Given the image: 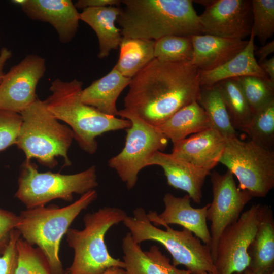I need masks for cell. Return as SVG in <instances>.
<instances>
[{"instance_id": "6da1fadb", "label": "cell", "mask_w": 274, "mask_h": 274, "mask_svg": "<svg viewBox=\"0 0 274 274\" xmlns=\"http://www.w3.org/2000/svg\"><path fill=\"white\" fill-rule=\"evenodd\" d=\"M124 109L155 127L178 110L197 101L199 70L189 62L154 58L131 78Z\"/></svg>"}, {"instance_id": "7a4b0ae2", "label": "cell", "mask_w": 274, "mask_h": 274, "mask_svg": "<svg viewBox=\"0 0 274 274\" xmlns=\"http://www.w3.org/2000/svg\"><path fill=\"white\" fill-rule=\"evenodd\" d=\"M117 21L122 37L157 40L203 34L190 0H121Z\"/></svg>"}, {"instance_id": "3957f363", "label": "cell", "mask_w": 274, "mask_h": 274, "mask_svg": "<svg viewBox=\"0 0 274 274\" xmlns=\"http://www.w3.org/2000/svg\"><path fill=\"white\" fill-rule=\"evenodd\" d=\"M82 85L76 79L68 82L56 79L49 88L51 93L45 101L57 119L68 124L79 147L93 154L98 149V136L110 131L126 129L131 123L126 119L103 114L84 103L81 98Z\"/></svg>"}, {"instance_id": "277c9868", "label": "cell", "mask_w": 274, "mask_h": 274, "mask_svg": "<svg viewBox=\"0 0 274 274\" xmlns=\"http://www.w3.org/2000/svg\"><path fill=\"white\" fill-rule=\"evenodd\" d=\"M97 198V193L93 189L65 207L27 209L18 215L16 229L24 241L37 246L52 274H65L59 257L61 240L76 217Z\"/></svg>"}, {"instance_id": "5b68a950", "label": "cell", "mask_w": 274, "mask_h": 274, "mask_svg": "<svg viewBox=\"0 0 274 274\" xmlns=\"http://www.w3.org/2000/svg\"><path fill=\"white\" fill-rule=\"evenodd\" d=\"M20 113L22 123L16 145L26 159L34 158L53 168L58 164L56 158L61 157L65 166L71 165L68 152L74 139L73 131L52 115L45 100L37 99Z\"/></svg>"}, {"instance_id": "8992f818", "label": "cell", "mask_w": 274, "mask_h": 274, "mask_svg": "<svg viewBox=\"0 0 274 274\" xmlns=\"http://www.w3.org/2000/svg\"><path fill=\"white\" fill-rule=\"evenodd\" d=\"M127 216L120 208L105 207L85 215L82 230L69 228L66 239L74 254L65 274H101L113 267L124 268L123 261L110 254L105 237L112 226L122 222Z\"/></svg>"}, {"instance_id": "52a82bcc", "label": "cell", "mask_w": 274, "mask_h": 274, "mask_svg": "<svg viewBox=\"0 0 274 274\" xmlns=\"http://www.w3.org/2000/svg\"><path fill=\"white\" fill-rule=\"evenodd\" d=\"M138 244L146 241L157 242L168 251L176 267L183 265L191 274H217L209 246L202 244L191 231L177 230L164 225L166 230L154 226L141 207L133 211L122 222Z\"/></svg>"}, {"instance_id": "ba28073f", "label": "cell", "mask_w": 274, "mask_h": 274, "mask_svg": "<svg viewBox=\"0 0 274 274\" xmlns=\"http://www.w3.org/2000/svg\"><path fill=\"white\" fill-rule=\"evenodd\" d=\"M96 167L80 173L64 175L51 172H38L37 165L25 160L21 166L15 196L26 207L45 206L54 199L70 202L74 194L86 193L97 187Z\"/></svg>"}, {"instance_id": "9c48e42d", "label": "cell", "mask_w": 274, "mask_h": 274, "mask_svg": "<svg viewBox=\"0 0 274 274\" xmlns=\"http://www.w3.org/2000/svg\"><path fill=\"white\" fill-rule=\"evenodd\" d=\"M219 162L253 197H265L274 187V152L237 136L226 139Z\"/></svg>"}, {"instance_id": "30bf717a", "label": "cell", "mask_w": 274, "mask_h": 274, "mask_svg": "<svg viewBox=\"0 0 274 274\" xmlns=\"http://www.w3.org/2000/svg\"><path fill=\"white\" fill-rule=\"evenodd\" d=\"M117 116L130 121L126 129L125 143L122 151L108 161L128 190L136 185L139 172L148 166V162L157 151L167 147L168 139L155 126L141 119L124 109L118 110Z\"/></svg>"}, {"instance_id": "8fae6325", "label": "cell", "mask_w": 274, "mask_h": 274, "mask_svg": "<svg viewBox=\"0 0 274 274\" xmlns=\"http://www.w3.org/2000/svg\"><path fill=\"white\" fill-rule=\"evenodd\" d=\"M261 205H252L221 234L213 260L217 274H233L248 268V249L259 222Z\"/></svg>"}, {"instance_id": "7c38bea8", "label": "cell", "mask_w": 274, "mask_h": 274, "mask_svg": "<svg viewBox=\"0 0 274 274\" xmlns=\"http://www.w3.org/2000/svg\"><path fill=\"white\" fill-rule=\"evenodd\" d=\"M210 175L213 200L207 210V220L211 222L209 247L213 261L221 234L238 220L245 206L253 197L236 185L234 176L229 170L223 174L214 170Z\"/></svg>"}, {"instance_id": "4fadbf2b", "label": "cell", "mask_w": 274, "mask_h": 274, "mask_svg": "<svg viewBox=\"0 0 274 274\" xmlns=\"http://www.w3.org/2000/svg\"><path fill=\"white\" fill-rule=\"evenodd\" d=\"M45 71V59L35 54L26 55L12 67L0 83V109L20 113L32 104Z\"/></svg>"}, {"instance_id": "5bb4252c", "label": "cell", "mask_w": 274, "mask_h": 274, "mask_svg": "<svg viewBox=\"0 0 274 274\" xmlns=\"http://www.w3.org/2000/svg\"><path fill=\"white\" fill-rule=\"evenodd\" d=\"M251 1L213 0L199 15L203 34L243 39L252 30Z\"/></svg>"}, {"instance_id": "9a60e30c", "label": "cell", "mask_w": 274, "mask_h": 274, "mask_svg": "<svg viewBox=\"0 0 274 274\" xmlns=\"http://www.w3.org/2000/svg\"><path fill=\"white\" fill-rule=\"evenodd\" d=\"M163 201L164 209L161 214H157L151 211L147 213L148 219L154 226L181 225L210 247L211 238L207 222V212L210 203L202 208H195L191 206V199L188 194L176 197L170 193L164 195Z\"/></svg>"}, {"instance_id": "2e32d148", "label": "cell", "mask_w": 274, "mask_h": 274, "mask_svg": "<svg viewBox=\"0 0 274 274\" xmlns=\"http://www.w3.org/2000/svg\"><path fill=\"white\" fill-rule=\"evenodd\" d=\"M30 19L47 22L56 31L62 43L75 37L80 20V13L70 0H16Z\"/></svg>"}, {"instance_id": "e0dca14e", "label": "cell", "mask_w": 274, "mask_h": 274, "mask_svg": "<svg viewBox=\"0 0 274 274\" xmlns=\"http://www.w3.org/2000/svg\"><path fill=\"white\" fill-rule=\"evenodd\" d=\"M226 139L213 128L173 144L172 154L192 165L210 172L219 163Z\"/></svg>"}, {"instance_id": "ac0fdd59", "label": "cell", "mask_w": 274, "mask_h": 274, "mask_svg": "<svg viewBox=\"0 0 274 274\" xmlns=\"http://www.w3.org/2000/svg\"><path fill=\"white\" fill-rule=\"evenodd\" d=\"M147 165L160 166L168 185L187 192L194 202L201 203L202 189L206 178L211 172L195 166L172 153L161 151L155 153Z\"/></svg>"}, {"instance_id": "d6986e66", "label": "cell", "mask_w": 274, "mask_h": 274, "mask_svg": "<svg viewBox=\"0 0 274 274\" xmlns=\"http://www.w3.org/2000/svg\"><path fill=\"white\" fill-rule=\"evenodd\" d=\"M193 54L191 63L199 71H209L224 64L241 52L248 40L200 34L191 36Z\"/></svg>"}, {"instance_id": "ffe728a7", "label": "cell", "mask_w": 274, "mask_h": 274, "mask_svg": "<svg viewBox=\"0 0 274 274\" xmlns=\"http://www.w3.org/2000/svg\"><path fill=\"white\" fill-rule=\"evenodd\" d=\"M122 243L124 269L128 274H191L186 269L175 266L156 245L148 251L143 250L129 232Z\"/></svg>"}, {"instance_id": "44dd1931", "label": "cell", "mask_w": 274, "mask_h": 274, "mask_svg": "<svg viewBox=\"0 0 274 274\" xmlns=\"http://www.w3.org/2000/svg\"><path fill=\"white\" fill-rule=\"evenodd\" d=\"M248 254V269L256 274L274 272V218L270 206L261 205L260 218Z\"/></svg>"}, {"instance_id": "7402d4cb", "label": "cell", "mask_w": 274, "mask_h": 274, "mask_svg": "<svg viewBox=\"0 0 274 274\" xmlns=\"http://www.w3.org/2000/svg\"><path fill=\"white\" fill-rule=\"evenodd\" d=\"M255 38L251 30L247 45L235 56L215 69L199 71L200 86H211L226 79L248 76L269 79L256 60Z\"/></svg>"}, {"instance_id": "603a6c76", "label": "cell", "mask_w": 274, "mask_h": 274, "mask_svg": "<svg viewBox=\"0 0 274 274\" xmlns=\"http://www.w3.org/2000/svg\"><path fill=\"white\" fill-rule=\"evenodd\" d=\"M130 80L131 78L124 76L114 67L107 75L82 89L81 100L103 114L116 117L118 111L117 100Z\"/></svg>"}, {"instance_id": "cb8c5ba5", "label": "cell", "mask_w": 274, "mask_h": 274, "mask_svg": "<svg viewBox=\"0 0 274 274\" xmlns=\"http://www.w3.org/2000/svg\"><path fill=\"white\" fill-rule=\"evenodd\" d=\"M120 11V6H111L86 8L80 13V20L89 25L97 37L99 59L108 57L120 46L122 36L115 25Z\"/></svg>"}, {"instance_id": "d4e9b609", "label": "cell", "mask_w": 274, "mask_h": 274, "mask_svg": "<svg viewBox=\"0 0 274 274\" xmlns=\"http://www.w3.org/2000/svg\"><path fill=\"white\" fill-rule=\"evenodd\" d=\"M173 144L212 128L209 118L197 101L183 107L157 127Z\"/></svg>"}, {"instance_id": "484cf974", "label": "cell", "mask_w": 274, "mask_h": 274, "mask_svg": "<svg viewBox=\"0 0 274 274\" xmlns=\"http://www.w3.org/2000/svg\"><path fill=\"white\" fill-rule=\"evenodd\" d=\"M154 41L122 37L119 59L114 67L124 76L131 78L155 58Z\"/></svg>"}, {"instance_id": "4316f807", "label": "cell", "mask_w": 274, "mask_h": 274, "mask_svg": "<svg viewBox=\"0 0 274 274\" xmlns=\"http://www.w3.org/2000/svg\"><path fill=\"white\" fill-rule=\"evenodd\" d=\"M197 101L207 113L212 128L225 139L237 136L217 84L200 86Z\"/></svg>"}, {"instance_id": "83f0119b", "label": "cell", "mask_w": 274, "mask_h": 274, "mask_svg": "<svg viewBox=\"0 0 274 274\" xmlns=\"http://www.w3.org/2000/svg\"><path fill=\"white\" fill-rule=\"evenodd\" d=\"M229 118L235 130H242L250 122L254 113L235 78L217 83Z\"/></svg>"}, {"instance_id": "f1b7e54d", "label": "cell", "mask_w": 274, "mask_h": 274, "mask_svg": "<svg viewBox=\"0 0 274 274\" xmlns=\"http://www.w3.org/2000/svg\"><path fill=\"white\" fill-rule=\"evenodd\" d=\"M250 141L269 150L274 145V100L254 113L249 123L242 130Z\"/></svg>"}, {"instance_id": "f546056e", "label": "cell", "mask_w": 274, "mask_h": 274, "mask_svg": "<svg viewBox=\"0 0 274 274\" xmlns=\"http://www.w3.org/2000/svg\"><path fill=\"white\" fill-rule=\"evenodd\" d=\"M193 54L191 37L170 35L154 41V57L161 61L189 62L191 61Z\"/></svg>"}, {"instance_id": "4dcf8cb0", "label": "cell", "mask_w": 274, "mask_h": 274, "mask_svg": "<svg viewBox=\"0 0 274 274\" xmlns=\"http://www.w3.org/2000/svg\"><path fill=\"white\" fill-rule=\"evenodd\" d=\"M235 79L254 113L274 100V84L269 79L252 76Z\"/></svg>"}, {"instance_id": "1f68e13d", "label": "cell", "mask_w": 274, "mask_h": 274, "mask_svg": "<svg viewBox=\"0 0 274 274\" xmlns=\"http://www.w3.org/2000/svg\"><path fill=\"white\" fill-rule=\"evenodd\" d=\"M18 262L15 274H52L41 251L22 238L17 242Z\"/></svg>"}, {"instance_id": "d6a6232c", "label": "cell", "mask_w": 274, "mask_h": 274, "mask_svg": "<svg viewBox=\"0 0 274 274\" xmlns=\"http://www.w3.org/2000/svg\"><path fill=\"white\" fill-rule=\"evenodd\" d=\"M251 7V30L263 45L274 32V0H252Z\"/></svg>"}, {"instance_id": "836d02e7", "label": "cell", "mask_w": 274, "mask_h": 274, "mask_svg": "<svg viewBox=\"0 0 274 274\" xmlns=\"http://www.w3.org/2000/svg\"><path fill=\"white\" fill-rule=\"evenodd\" d=\"M22 123L20 113L0 109V151L16 145Z\"/></svg>"}, {"instance_id": "e575fe53", "label": "cell", "mask_w": 274, "mask_h": 274, "mask_svg": "<svg viewBox=\"0 0 274 274\" xmlns=\"http://www.w3.org/2000/svg\"><path fill=\"white\" fill-rule=\"evenodd\" d=\"M21 235L14 229L4 252L0 255V274H15L18 262L17 242Z\"/></svg>"}, {"instance_id": "d590c367", "label": "cell", "mask_w": 274, "mask_h": 274, "mask_svg": "<svg viewBox=\"0 0 274 274\" xmlns=\"http://www.w3.org/2000/svg\"><path fill=\"white\" fill-rule=\"evenodd\" d=\"M18 215L0 208V255L5 251L12 232L16 229Z\"/></svg>"}, {"instance_id": "8d00e7d4", "label": "cell", "mask_w": 274, "mask_h": 274, "mask_svg": "<svg viewBox=\"0 0 274 274\" xmlns=\"http://www.w3.org/2000/svg\"><path fill=\"white\" fill-rule=\"evenodd\" d=\"M75 6L78 9L102 7L111 6H119L121 1L119 0H79L75 3Z\"/></svg>"}, {"instance_id": "74e56055", "label": "cell", "mask_w": 274, "mask_h": 274, "mask_svg": "<svg viewBox=\"0 0 274 274\" xmlns=\"http://www.w3.org/2000/svg\"><path fill=\"white\" fill-rule=\"evenodd\" d=\"M274 52V41L265 43L255 51V55L259 58L258 63L267 59V57Z\"/></svg>"}, {"instance_id": "f35d334b", "label": "cell", "mask_w": 274, "mask_h": 274, "mask_svg": "<svg viewBox=\"0 0 274 274\" xmlns=\"http://www.w3.org/2000/svg\"><path fill=\"white\" fill-rule=\"evenodd\" d=\"M259 64L270 81L274 84V57L272 56L268 59H266Z\"/></svg>"}, {"instance_id": "ab89813d", "label": "cell", "mask_w": 274, "mask_h": 274, "mask_svg": "<svg viewBox=\"0 0 274 274\" xmlns=\"http://www.w3.org/2000/svg\"><path fill=\"white\" fill-rule=\"evenodd\" d=\"M12 56L11 51L6 47H3L0 51V83L4 75V68L7 61Z\"/></svg>"}, {"instance_id": "60d3db41", "label": "cell", "mask_w": 274, "mask_h": 274, "mask_svg": "<svg viewBox=\"0 0 274 274\" xmlns=\"http://www.w3.org/2000/svg\"><path fill=\"white\" fill-rule=\"evenodd\" d=\"M101 274H128L124 268L113 267L107 269Z\"/></svg>"}, {"instance_id": "b9f144b4", "label": "cell", "mask_w": 274, "mask_h": 274, "mask_svg": "<svg viewBox=\"0 0 274 274\" xmlns=\"http://www.w3.org/2000/svg\"><path fill=\"white\" fill-rule=\"evenodd\" d=\"M233 274H256V273L252 272L251 271H250L248 268H246V269H245L244 270H243V271H242L241 272H236V273H234ZM270 274H274V272L270 273Z\"/></svg>"}]
</instances>
